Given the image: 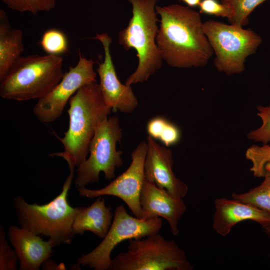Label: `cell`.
<instances>
[{
	"label": "cell",
	"mask_w": 270,
	"mask_h": 270,
	"mask_svg": "<svg viewBox=\"0 0 270 270\" xmlns=\"http://www.w3.org/2000/svg\"><path fill=\"white\" fill-rule=\"evenodd\" d=\"M257 109V115L262 119V124L250 132L247 137L250 140L268 144L270 142V104L268 106H258Z\"/></svg>",
	"instance_id": "d4e9b609"
},
{
	"label": "cell",
	"mask_w": 270,
	"mask_h": 270,
	"mask_svg": "<svg viewBox=\"0 0 270 270\" xmlns=\"http://www.w3.org/2000/svg\"><path fill=\"white\" fill-rule=\"evenodd\" d=\"M246 157L252 163L250 170L254 176L264 178L270 172V146L268 144L250 146L246 152Z\"/></svg>",
	"instance_id": "7402d4cb"
},
{
	"label": "cell",
	"mask_w": 270,
	"mask_h": 270,
	"mask_svg": "<svg viewBox=\"0 0 270 270\" xmlns=\"http://www.w3.org/2000/svg\"><path fill=\"white\" fill-rule=\"evenodd\" d=\"M40 45L48 54L61 56L68 50V40L66 34L56 28L46 30L42 36Z\"/></svg>",
	"instance_id": "603a6c76"
},
{
	"label": "cell",
	"mask_w": 270,
	"mask_h": 270,
	"mask_svg": "<svg viewBox=\"0 0 270 270\" xmlns=\"http://www.w3.org/2000/svg\"><path fill=\"white\" fill-rule=\"evenodd\" d=\"M68 104V128L64 137L57 138L62 144L64 152L74 158L78 167L89 154L96 126L112 110L105 104L96 82L81 87L70 98Z\"/></svg>",
	"instance_id": "277c9868"
},
{
	"label": "cell",
	"mask_w": 270,
	"mask_h": 270,
	"mask_svg": "<svg viewBox=\"0 0 270 270\" xmlns=\"http://www.w3.org/2000/svg\"><path fill=\"white\" fill-rule=\"evenodd\" d=\"M268 174H270V172H269V173H268Z\"/></svg>",
	"instance_id": "4dcf8cb0"
},
{
	"label": "cell",
	"mask_w": 270,
	"mask_h": 270,
	"mask_svg": "<svg viewBox=\"0 0 270 270\" xmlns=\"http://www.w3.org/2000/svg\"><path fill=\"white\" fill-rule=\"evenodd\" d=\"M122 136L119 118H107L96 126L89 148V156L76 170L74 184L76 188L100 180V173L104 172L108 180L116 176V170L123 165L122 150L116 144Z\"/></svg>",
	"instance_id": "ba28073f"
},
{
	"label": "cell",
	"mask_w": 270,
	"mask_h": 270,
	"mask_svg": "<svg viewBox=\"0 0 270 270\" xmlns=\"http://www.w3.org/2000/svg\"><path fill=\"white\" fill-rule=\"evenodd\" d=\"M8 234L20 270H38L51 256L54 246L50 240L44 241L38 235L14 225L9 227Z\"/></svg>",
	"instance_id": "2e32d148"
},
{
	"label": "cell",
	"mask_w": 270,
	"mask_h": 270,
	"mask_svg": "<svg viewBox=\"0 0 270 270\" xmlns=\"http://www.w3.org/2000/svg\"><path fill=\"white\" fill-rule=\"evenodd\" d=\"M266 0H220L228 8L230 16L227 18L230 24L244 27L249 22L248 16L258 5Z\"/></svg>",
	"instance_id": "44dd1931"
},
{
	"label": "cell",
	"mask_w": 270,
	"mask_h": 270,
	"mask_svg": "<svg viewBox=\"0 0 270 270\" xmlns=\"http://www.w3.org/2000/svg\"><path fill=\"white\" fill-rule=\"evenodd\" d=\"M147 150L146 142H140L132 152L131 163L125 172L103 188H78L79 195L90 198L103 196L118 197L124 201L136 218L142 219L140 195L145 180L144 164Z\"/></svg>",
	"instance_id": "8fae6325"
},
{
	"label": "cell",
	"mask_w": 270,
	"mask_h": 270,
	"mask_svg": "<svg viewBox=\"0 0 270 270\" xmlns=\"http://www.w3.org/2000/svg\"><path fill=\"white\" fill-rule=\"evenodd\" d=\"M146 130L148 136L160 140L166 146L176 144L180 138L178 128L163 117L150 119L147 124Z\"/></svg>",
	"instance_id": "d6986e66"
},
{
	"label": "cell",
	"mask_w": 270,
	"mask_h": 270,
	"mask_svg": "<svg viewBox=\"0 0 270 270\" xmlns=\"http://www.w3.org/2000/svg\"><path fill=\"white\" fill-rule=\"evenodd\" d=\"M160 16L156 44L163 60L171 67L206 66L214 54L198 12L178 4L156 6Z\"/></svg>",
	"instance_id": "6da1fadb"
},
{
	"label": "cell",
	"mask_w": 270,
	"mask_h": 270,
	"mask_svg": "<svg viewBox=\"0 0 270 270\" xmlns=\"http://www.w3.org/2000/svg\"><path fill=\"white\" fill-rule=\"evenodd\" d=\"M212 228L222 236L228 235L232 227L245 220H252L262 227L270 224V212L232 198L214 200Z\"/></svg>",
	"instance_id": "9a60e30c"
},
{
	"label": "cell",
	"mask_w": 270,
	"mask_h": 270,
	"mask_svg": "<svg viewBox=\"0 0 270 270\" xmlns=\"http://www.w3.org/2000/svg\"><path fill=\"white\" fill-rule=\"evenodd\" d=\"M186 4L189 7L198 6L202 0H179Z\"/></svg>",
	"instance_id": "f1b7e54d"
},
{
	"label": "cell",
	"mask_w": 270,
	"mask_h": 270,
	"mask_svg": "<svg viewBox=\"0 0 270 270\" xmlns=\"http://www.w3.org/2000/svg\"><path fill=\"white\" fill-rule=\"evenodd\" d=\"M132 4V16L126 28L118 33V43L126 50L137 52L138 64L124 84L143 82L162 65V57L156 43L160 21L156 12L157 0H126Z\"/></svg>",
	"instance_id": "3957f363"
},
{
	"label": "cell",
	"mask_w": 270,
	"mask_h": 270,
	"mask_svg": "<svg viewBox=\"0 0 270 270\" xmlns=\"http://www.w3.org/2000/svg\"><path fill=\"white\" fill-rule=\"evenodd\" d=\"M51 156L62 158L69 166L70 174L60 193L48 203L42 205L28 204L22 196H18L14 199L12 205L20 228L36 234L49 237V240L55 246L71 244L74 235L73 224L84 207H72L68 200L74 175V160L64 152Z\"/></svg>",
	"instance_id": "7a4b0ae2"
},
{
	"label": "cell",
	"mask_w": 270,
	"mask_h": 270,
	"mask_svg": "<svg viewBox=\"0 0 270 270\" xmlns=\"http://www.w3.org/2000/svg\"><path fill=\"white\" fill-rule=\"evenodd\" d=\"M62 66V56H20L0 82V96L17 101L39 100L60 82L64 74Z\"/></svg>",
	"instance_id": "5b68a950"
},
{
	"label": "cell",
	"mask_w": 270,
	"mask_h": 270,
	"mask_svg": "<svg viewBox=\"0 0 270 270\" xmlns=\"http://www.w3.org/2000/svg\"><path fill=\"white\" fill-rule=\"evenodd\" d=\"M162 221L160 218L144 220L130 216L122 205L114 211L112 224L102 242L90 252L80 256L78 264L94 270H108L112 260L111 253L122 242L132 238H141L157 233Z\"/></svg>",
	"instance_id": "9c48e42d"
},
{
	"label": "cell",
	"mask_w": 270,
	"mask_h": 270,
	"mask_svg": "<svg viewBox=\"0 0 270 270\" xmlns=\"http://www.w3.org/2000/svg\"><path fill=\"white\" fill-rule=\"evenodd\" d=\"M264 178L259 186L246 192H233L232 198L270 212V174H266Z\"/></svg>",
	"instance_id": "ffe728a7"
},
{
	"label": "cell",
	"mask_w": 270,
	"mask_h": 270,
	"mask_svg": "<svg viewBox=\"0 0 270 270\" xmlns=\"http://www.w3.org/2000/svg\"><path fill=\"white\" fill-rule=\"evenodd\" d=\"M92 38L98 40L104 50V60L98 64L96 72L105 104L112 110L132 112L136 108L138 101L131 86L122 84L117 76L110 52L112 38L104 32L96 34Z\"/></svg>",
	"instance_id": "7c38bea8"
},
{
	"label": "cell",
	"mask_w": 270,
	"mask_h": 270,
	"mask_svg": "<svg viewBox=\"0 0 270 270\" xmlns=\"http://www.w3.org/2000/svg\"><path fill=\"white\" fill-rule=\"evenodd\" d=\"M78 63L70 66L53 90L38 100L32 112L41 122H52L62 114L70 98L82 86L96 82L94 61L79 52Z\"/></svg>",
	"instance_id": "30bf717a"
},
{
	"label": "cell",
	"mask_w": 270,
	"mask_h": 270,
	"mask_svg": "<svg viewBox=\"0 0 270 270\" xmlns=\"http://www.w3.org/2000/svg\"><path fill=\"white\" fill-rule=\"evenodd\" d=\"M18 256L9 245L6 238L4 228H0V270H16Z\"/></svg>",
	"instance_id": "484cf974"
},
{
	"label": "cell",
	"mask_w": 270,
	"mask_h": 270,
	"mask_svg": "<svg viewBox=\"0 0 270 270\" xmlns=\"http://www.w3.org/2000/svg\"><path fill=\"white\" fill-rule=\"evenodd\" d=\"M203 30L215 55V68L228 76L243 72L246 58L256 52L262 42L252 29L217 20L205 22Z\"/></svg>",
	"instance_id": "52a82bcc"
},
{
	"label": "cell",
	"mask_w": 270,
	"mask_h": 270,
	"mask_svg": "<svg viewBox=\"0 0 270 270\" xmlns=\"http://www.w3.org/2000/svg\"><path fill=\"white\" fill-rule=\"evenodd\" d=\"M264 232L270 237V224L262 227Z\"/></svg>",
	"instance_id": "f546056e"
},
{
	"label": "cell",
	"mask_w": 270,
	"mask_h": 270,
	"mask_svg": "<svg viewBox=\"0 0 270 270\" xmlns=\"http://www.w3.org/2000/svg\"><path fill=\"white\" fill-rule=\"evenodd\" d=\"M7 6L20 12H28L36 14L48 12L56 6V0H2Z\"/></svg>",
	"instance_id": "cb8c5ba5"
},
{
	"label": "cell",
	"mask_w": 270,
	"mask_h": 270,
	"mask_svg": "<svg viewBox=\"0 0 270 270\" xmlns=\"http://www.w3.org/2000/svg\"><path fill=\"white\" fill-rule=\"evenodd\" d=\"M146 142L148 150L144 164L145 180L166 190L173 198H183L188 193V186L174 173L172 150L159 144L150 136Z\"/></svg>",
	"instance_id": "4fadbf2b"
},
{
	"label": "cell",
	"mask_w": 270,
	"mask_h": 270,
	"mask_svg": "<svg viewBox=\"0 0 270 270\" xmlns=\"http://www.w3.org/2000/svg\"><path fill=\"white\" fill-rule=\"evenodd\" d=\"M24 51L22 31L12 28L6 12L0 10V82Z\"/></svg>",
	"instance_id": "ac0fdd59"
},
{
	"label": "cell",
	"mask_w": 270,
	"mask_h": 270,
	"mask_svg": "<svg viewBox=\"0 0 270 270\" xmlns=\"http://www.w3.org/2000/svg\"><path fill=\"white\" fill-rule=\"evenodd\" d=\"M126 252L112 260L110 270H192L184 252L158 233L128 240Z\"/></svg>",
	"instance_id": "8992f818"
},
{
	"label": "cell",
	"mask_w": 270,
	"mask_h": 270,
	"mask_svg": "<svg viewBox=\"0 0 270 270\" xmlns=\"http://www.w3.org/2000/svg\"><path fill=\"white\" fill-rule=\"evenodd\" d=\"M44 268H46V269H59L58 268H61L62 269H63L62 267H60L59 266H58L54 262L48 259L46 260L44 262Z\"/></svg>",
	"instance_id": "83f0119b"
},
{
	"label": "cell",
	"mask_w": 270,
	"mask_h": 270,
	"mask_svg": "<svg viewBox=\"0 0 270 270\" xmlns=\"http://www.w3.org/2000/svg\"><path fill=\"white\" fill-rule=\"evenodd\" d=\"M142 219L162 217L168 222L174 236L179 233L178 224L186 210L183 198L172 196L164 189L144 180L140 195Z\"/></svg>",
	"instance_id": "5bb4252c"
},
{
	"label": "cell",
	"mask_w": 270,
	"mask_h": 270,
	"mask_svg": "<svg viewBox=\"0 0 270 270\" xmlns=\"http://www.w3.org/2000/svg\"><path fill=\"white\" fill-rule=\"evenodd\" d=\"M112 217L110 207L106 206L104 198L98 196L77 216L73 224V232L74 234H83L85 231H90L103 238L112 224Z\"/></svg>",
	"instance_id": "e0dca14e"
},
{
	"label": "cell",
	"mask_w": 270,
	"mask_h": 270,
	"mask_svg": "<svg viewBox=\"0 0 270 270\" xmlns=\"http://www.w3.org/2000/svg\"><path fill=\"white\" fill-rule=\"evenodd\" d=\"M200 12L217 16L225 17L230 16L227 8L217 0H202L199 4Z\"/></svg>",
	"instance_id": "4316f807"
}]
</instances>
